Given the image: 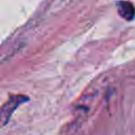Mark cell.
I'll use <instances>...</instances> for the list:
<instances>
[{
	"mask_svg": "<svg viewBox=\"0 0 135 135\" xmlns=\"http://www.w3.org/2000/svg\"><path fill=\"white\" fill-rule=\"evenodd\" d=\"M28 100H30V98L22 94L12 95L7 99V101L0 108V128L4 127L9 121L13 113L20 104L25 103Z\"/></svg>",
	"mask_w": 135,
	"mask_h": 135,
	"instance_id": "cell-1",
	"label": "cell"
},
{
	"mask_svg": "<svg viewBox=\"0 0 135 135\" xmlns=\"http://www.w3.org/2000/svg\"><path fill=\"white\" fill-rule=\"evenodd\" d=\"M117 6V11L120 17H122L123 19L131 21L134 19L135 17V7L134 4L129 2V1H120L116 3Z\"/></svg>",
	"mask_w": 135,
	"mask_h": 135,
	"instance_id": "cell-2",
	"label": "cell"
}]
</instances>
